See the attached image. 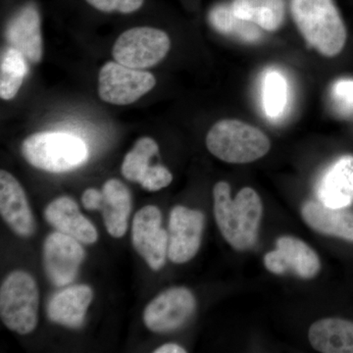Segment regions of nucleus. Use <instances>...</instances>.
Listing matches in <instances>:
<instances>
[{
    "mask_svg": "<svg viewBox=\"0 0 353 353\" xmlns=\"http://www.w3.org/2000/svg\"><path fill=\"white\" fill-rule=\"evenodd\" d=\"M288 83L280 72L271 70L263 80V108L270 118L284 114L288 103Z\"/></svg>",
    "mask_w": 353,
    "mask_h": 353,
    "instance_id": "obj_25",
    "label": "nucleus"
},
{
    "mask_svg": "<svg viewBox=\"0 0 353 353\" xmlns=\"http://www.w3.org/2000/svg\"><path fill=\"white\" fill-rule=\"evenodd\" d=\"M290 12L301 36L323 57L343 50L347 27L334 0H290Z\"/></svg>",
    "mask_w": 353,
    "mask_h": 353,
    "instance_id": "obj_2",
    "label": "nucleus"
},
{
    "mask_svg": "<svg viewBox=\"0 0 353 353\" xmlns=\"http://www.w3.org/2000/svg\"><path fill=\"white\" fill-rule=\"evenodd\" d=\"M333 97L339 108L343 111L353 110V80L341 79L334 83Z\"/></svg>",
    "mask_w": 353,
    "mask_h": 353,
    "instance_id": "obj_28",
    "label": "nucleus"
},
{
    "mask_svg": "<svg viewBox=\"0 0 353 353\" xmlns=\"http://www.w3.org/2000/svg\"><path fill=\"white\" fill-rule=\"evenodd\" d=\"M81 241L60 232L48 234L43 243V262L53 285L63 287L73 282L85 259Z\"/></svg>",
    "mask_w": 353,
    "mask_h": 353,
    "instance_id": "obj_10",
    "label": "nucleus"
},
{
    "mask_svg": "<svg viewBox=\"0 0 353 353\" xmlns=\"http://www.w3.org/2000/svg\"><path fill=\"white\" fill-rule=\"evenodd\" d=\"M196 297L185 288H172L158 294L143 311V322L153 333H168L183 326L196 310Z\"/></svg>",
    "mask_w": 353,
    "mask_h": 353,
    "instance_id": "obj_8",
    "label": "nucleus"
},
{
    "mask_svg": "<svg viewBox=\"0 0 353 353\" xmlns=\"http://www.w3.org/2000/svg\"><path fill=\"white\" fill-rule=\"evenodd\" d=\"M155 85V77L150 72L131 68L116 61L108 62L99 71V97L114 105L134 103L150 92Z\"/></svg>",
    "mask_w": 353,
    "mask_h": 353,
    "instance_id": "obj_7",
    "label": "nucleus"
},
{
    "mask_svg": "<svg viewBox=\"0 0 353 353\" xmlns=\"http://www.w3.org/2000/svg\"><path fill=\"white\" fill-rule=\"evenodd\" d=\"M308 339L319 352L353 353V322L325 318L311 325Z\"/></svg>",
    "mask_w": 353,
    "mask_h": 353,
    "instance_id": "obj_20",
    "label": "nucleus"
},
{
    "mask_svg": "<svg viewBox=\"0 0 353 353\" xmlns=\"http://www.w3.org/2000/svg\"><path fill=\"white\" fill-rule=\"evenodd\" d=\"M187 350L176 343H166L154 350V353H185Z\"/></svg>",
    "mask_w": 353,
    "mask_h": 353,
    "instance_id": "obj_30",
    "label": "nucleus"
},
{
    "mask_svg": "<svg viewBox=\"0 0 353 353\" xmlns=\"http://www.w3.org/2000/svg\"><path fill=\"white\" fill-rule=\"evenodd\" d=\"M27 62L22 53L11 46L2 52L0 63V97L4 101H10L19 92L28 73Z\"/></svg>",
    "mask_w": 353,
    "mask_h": 353,
    "instance_id": "obj_23",
    "label": "nucleus"
},
{
    "mask_svg": "<svg viewBox=\"0 0 353 353\" xmlns=\"http://www.w3.org/2000/svg\"><path fill=\"white\" fill-rule=\"evenodd\" d=\"M82 203L87 210H101L103 203L102 190L94 188L85 190L82 196Z\"/></svg>",
    "mask_w": 353,
    "mask_h": 353,
    "instance_id": "obj_29",
    "label": "nucleus"
},
{
    "mask_svg": "<svg viewBox=\"0 0 353 353\" xmlns=\"http://www.w3.org/2000/svg\"><path fill=\"white\" fill-rule=\"evenodd\" d=\"M39 292L25 271L9 274L0 288V317L6 328L20 334L32 333L39 320Z\"/></svg>",
    "mask_w": 353,
    "mask_h": 353,
    "instance_id": "obj_5",
    "label": "nucleus"
},
{
    "mask_svg": "<svg viewBox=\"0 0 353 353\" xmlns=\"http://www.w3.org/2000/svg\"><path fill=\"white\" fill-rule=\"evenodd\" d=\"M172 181H173V175L166 167L162 165H154L148 168L139 183L148 192H157L168 187Z\"/></svg>",
    "mask_w": 353,
    "mask_h": 353,
    "instance_id": "obj_27",
    "label": "nucleus"
},
{
    "mask_svg": "<svg viewBox=\"0 0 353 353\" xmlns=\"http://www.w3.org/2000/svg\"><path fill=\"white\" fill-rule=\"evenodd\" d=\"M214 216L225 241L239 252L250 250L256 243L263 206L252 188H243L232 199L231 187L218 182L213 189Z\"/></svg>",
    "mask_w": 353,
    "mask_h": 353,
    "instance_id": "obj_1",
    "label": "nucleus"
},
{
    "mask_svg": "<svg viewBox=\"0 0 353 353\" xmlns=\"http://www.w3.org/2000/svg\"><path fill=\"white\" fill-rule=\"evenodd\" d=\"M102 194L103 203L101 211L106 230L113 238H122L127 233L131 214V192L121 181L110 179L104 183Z\"/></svg>",
    "mask_w": 353,
    "mask_h": 353,
    "instance_id": "obj_19",
    "label": "nucleus"
},
{
    "mask_svg": "<svg viewBox=\"0 0 353 353\" xmlns=\"http://www.w3.org/2000/svg\"><path fill=\"white\" fill-rule=\"evenodd\" d=\"M161 224V211L154 205L139 209L132 224V245L154 271L164 266L168 256L169 236Z\"/></svg>",
    "mask_w": 353,
    "mask_h": 353,
    "instance_id": "obj_9",
    "label": "nucleus"
},
{
    "mask_svg": "<svg viewBox=\"0 0 353 353\" xmlns=\"http://www.w3.org/2000/svg\"><path fill=\"white\" fill-rule=\"evenodd\" d=\"M21 150L28 163L50 173L74 170L88 157L83 139L67 132H37L23 141Z\"/></svg>",
    "mask_w": 353,
    "mask_h": 353,
    "instance_id": "obj_4",
    "label": "nucleus"
},
{
    "mask_svg": "<svg viewBox=\"0 0 353 353\" xmlns=\"http://www.w3.org/2000/svg\"><path fill=\"white\" fill-rule=\"evenodd\" d=\"M211 27L225 36L234 37L241 41L255 43L262 38L259 26L236 17L231 4H216L208 13Z\"/></svg>",
    "mask_w": 353,
    "mask_h": 353,
    "instance_id": "obj_22",
    "label": "nucleus"
},
{
    "mask_svg": "<svg viewBox=\"0 0 353 353\" xmlns=\"http://www.w3.org/2000/svg\"><path fill=\"white\" fill-rule=\"evenodd\" d=\"M170 48V38L162 30L136 27L127 30L116 39L112 55L118 63L143 70L157 66Z\"/></svg>",
    "mask_w": 353,
    "mask_h": 353,
    "instance_id": "obj_6",
    "label": "nucleus"
},
{
    "mask_svg": "<svg viewBox=\"0 0 353 353\" xmlns=\"http://www.w3.org/2000/svg\"><path fill=\"white\" fill-rule=\"evenodd\" d=\"M159 152L157 141L150 137L139 139L127 153L121 173L131 182L139 183L150 167V160Z\"/></svg>",
    "mask_w": 353,
    "mask_h": 353,
    "instance_id": "obj_24",
    "label": "nucleus"
},
{
    "mask_svg": "<svg viewBox=\"0 0 353 353\" xmlns=\"http://www.w3.org/2000/svg\"><path fill=\"white\" fill-rule=\"evenodd\" d=\"M85 2L102 13L132 14L139 11L145 0H85Z\"/></svg>",
    "mask_w": 353,
    "mask_h": 353,
    "instance_id": "obj_26",
    "label": "nucleus"
},
{
    "mask_svg": "<svg viewBox=\"0 0 353 353\" xmlns=\"http://www.w3.org/2000/svg\"><path fill=\"white\" fill-rule=\"evenodd\" d=\"M304 222L317 233L353 243V210L334 208L320 201H306L301 208Z\"/></svg>",
    "mask_w": 353,
    "mask_h": 353,
    "instance_id": "obj_17",
    "label": "nucleus"
},
{
    "mask_svg": "<svg viewBox=\"0 0 353 353\" xmlns=\"http://www.w3.org/2000/svg\"><path fill=\"white\" fill-rule=\"evenodd\" d=\"M92 296L94 294L90 285H75L66 288L51 297L48 305V318L62 326L79 328L83 324Z\"/></svg>",
    "mask_w": 353,
    "mask_h": 353,
    "instance_id": "obj_18",
    "label": "nucleus"
},
{
    "mask_svg": "<svg viewBox=\"0 0 353 353\" xmlns=\"http://www.w3.org/2000/svg\"><path fill=\"white\" fill-rule=\"evenodd\" d=\"M0 214L18 236L29 238L36 232V221L25 190L6 170L0 171Z\"/></svg>",
    "mask_w": 353,
    "mask_h": 353,
    "instance_id": "obj_14",
    "label": "nucleus"
},
{
    "mask_svg": "<svg viewBox=\"0 0 353 353\" xmlns=\"http://www.w3.org/2000/svg\"><path fill=\"white\" fill-rule=\"evenodd\" d=\"M265 267L276 275L292 273L301 279H312L319 273L321 262L317 253L294 236L278 239L276 250L264 257Z\"/></svg>",
    "mask_w": 353,
    "mask_h": 353,
    "instance_id": "obj_13",
    "label": "nucleus"
},
{
    "mask_svg": "<svg viewBox=\"0 0 353 353\" xmlns=\"http://www.w3.org/2000/svg\"><path fill=\"white\" fill-rule=\"evenodd\" d=\"M44 218L60 233L85 245H92L99 239L97 228L81 213L78 204L71 197H58L51 201L44 209Z\"/></svg>",
    "mask_w": 353,
    "mask_h": 353,
    "instance_id": "obj_15",
    "label": "nucleus"
},
{
    "mask_svg": "<svg viewBox=\"0 0 353 353\" xmlns=\"http://www.w3.org/2000/svg\"><path fill=\"white\" fill-rule=\"evenodd\" d=\"M317 196L325 205L350 208L353 203V155L339 158L320 179Z\"/></svg>",
    "mask_w": 353,
    "mask_h": 353,
    "instance_id": "obj_16",
    "label": "nucleus"
},
{
    "mask_svg": "<svg viewBox=\"0 0 353 353\" xmlns=\"http://www.w3.org/2000/svg\"><path fill=\"white\" fill-rule=\"evenodd\" d=\"M6 39L11 48L22 53L27 61L38 64L43 59L41 17L38 4L30 0L18 7L6 28Z\"/></svg>",
    "mask_w": 353,
    "mask_h": 353,
    "instance_id": "obj_11",
    "label": "nucleus"
},
{
    "mask_svg": "<svg viewBox=\"0 0 353 353\" xmlns=\"http://www.w3.org/2000/svg\"><path fill=\"white\" fill-rule=\"evenodd\" d=\"M211 154L231 164L252 163L270 150L268 137L259 128L236 119L221 120L206 136Z\"/></svg>",
    "mask_w": 353,
    "mask_h": 353,
    "instance_id": "obj_3",
    "label": "nucleus"
},
{
    "mask_svg": "<svg viewBox=\"0 0 353 353\" xmlns=\"http://www.w3.org/2000/svg\"><path fill=\"white\" fill-rule=\"evenodd\" d=\"M231 6L236 17L267 32L277 31L284 23L285 0H234Z\"/></svg>",
    "mask_w": 353,
    "mask_h": 353,
    "instance_id": "obj_21",
    "label": "nucleus"
},
{
    "mask_svg": "<svg viewBox=\"0 0 353 353\" xmlns=\"http://www.w3.org/2000/svg\"><path fill=\"white\" fill-rule=\"evenodd\" d=\"M204 215L201 211L178 205L169 219L168 257L173 263H187L201 248Z\"/></svg>",
    "mask_w": 353,
    "mask_h": 353,
    "instance_id": "obj_12",
    "label": "nucleus"
}]
</instances>
